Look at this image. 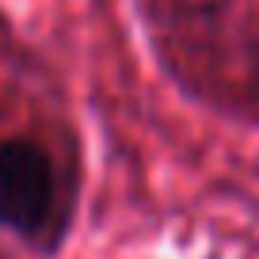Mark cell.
I'll return each mask as SVG.
<instances>
[{
  "instance_id": "1",
  "label": "cell",
  "mask_w": 259,
  "mask_h": 259,
  "mask_svg": "<svg viewBox=\"0 0 259 259\" xmlns=\"http://www.w3.org/2000/svg\"><path fill=\"white\" fill-rule=\"evenodd\" d=\"M54 206V164L34 141H0V225L34 233Z\"/></svg>"
}]
</instances>
